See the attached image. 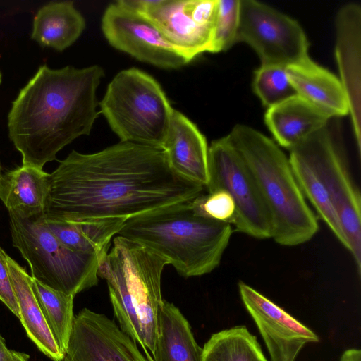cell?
<instances>
[{"label":"cell","instance_id":"obj_1","mask_svg":"<svg viewBox=\"0 0 361 361\" xmlns=\"http://www.w3.org/2000/svg\"><path fill=\"white\" fill-rule=\"evenodd\" d=\"M204 187L177 174L162 149L119 142L101 151L73 150L49 176L46 221H127L192 200Z\"/></svg>","mask_w":361,"mask_h":361},{"label":"cell","instance_id":"obj_2","mask_svg":"<svg viewBox=\"0 0 361 361\" xmlns=\"http://www.w3.org/2000/svg\"><path fill=\"white\" fill-rule=\"evenodd\" d=\"M97 65L52 69L47 65L20 90L8 115L10 140L24 166L42 169L76 138L90 133L98 116Z\"/></svg>","mask_w":361,"mask_h":361},{"label":"cell","instance_id":"obj_3","mask_svg":"<svg viewBox=\"0 0 361 361\" xmlns=\"http://www.w3.org/2000/svg\"><path fill=\"white\" fill-rule=\"evenodd\" d=\"M192 200L130 218L117 235L151 250L184 278L209 274L219 265L233 229L228 223L196 214Z\"/></svg>","mask_w":361,"mask_h":361},{"label":"cell","instance_id":"obj_4","mask_svg":"<svg viewBox=\"0 0 361 361\" xmlns=\"http://www.w3.org/2000/svg\"><path fill=\"white\" fill-rule=\"evenodd\" d=\"M168 262L145 246L120 235L100 260L98 277L106 280L121 330L152 355L164 299L161 274Z\"/></svg>","mask_w":361,"mask_h":361},{"label":"cell","instance_id":"obj_5","mask_svg":"<svg viewBox=\"0 0 361 361\" xmlns=\"http://www.w3.org/2000/svg\"><path fill=\"white\" fill-rule=\"evenodd\" d=\"M226 137L252 176L269 212L271 238L283 246L311 240L319 230L318 221L284 152L272 140L246 125H235Z\"/></svg>","mask_w":361,"mask_h":361},{"label":"cell","instance_id":"obj_6","mask_svg":"<svg viewBox=\"0 0 361 361\" xmlns=\"http://www.w3.org/2000/svg\"><path fill=\"white\" fill-rule=\"evenodd\" d=\"M99 105L121 142L162 149L174 109L151 75L135 68L120 71Z\"/></svg>","mask_w":361,"mask_h":361},{"label":"cell","instance_id":"obj_7","mask_svg":"<svg viewBox=\"0 0 361 361\" xmlns=\"http://www.w3.org/2000/svg\"><path fill=\"white\" fill-rule=\"evenodd\" d=\"M8 213L13 245L29 264L32 279L73 296L97 285L103 257L66 247L47 228L43 213L29 217Z\"/></svg>","mask_w":361,"mask_h":361},{"label":"cell","instance_id":"obj_8","mask_svg":"<svg viewBox=\"0 0 361 361\" xmlns=\"http://www.w3.org/2000/svg\"><path fill=\"white\" fill-rule=\"evenodd\" d=\"M310 159L338 216L345 248L361 273V196L345 154L328 125L299 143Z\"/></svg>","mask_w":361,"mask_h":361},{"label":"cell","instance_id":"obj_9","mask_svg":"<svg viewBox=\"0 0 361 361\" xmlns=\"http://www.w3.org/2000/svg\"><path fill=\"white\" fill-rule=\"evenodd\" d=\"M207 192H226L235 213V231L257 239L271 238L273 224L255 182L226 136L214 140L208 150Z\"/></svg>","mask_w":361,"mask_h":361},{"label":"cell","instance_id":"obj_10","mask_svg":"<svg viewBox=\"0 0 361 361\" xmlns=\"http://www.w3.org/2000/svg\"><path fill=\"white\" fill-rule=\"evenodd\" d=\"M239 42L255 51L261 65L288 67L309 57V42L300 25L255 0H240Z\"/></svg>","mask_w":361,"mask_h":361},{"label":"cell","instance_id":"obj_11","mask_svg":"<svg viewBox=\"0 0 361 361\" xmlns=\"http://www.w3.org/2000/svg\"><path fill=\"white\" fill-rule=\"evenodd\" d=\"M102 30L113 47L140 61L166 69L188 63L151 21L116 2L106 8Z\"/></svg>","mask_w":361,"mask_h":361},{"label":"cell","instance_id":"obj_12","mask_svg":"<svg viewBox=\"0 0 361 361\" xmlns=\"http://www.w3.org/2000/svg\"><path fill=\"white\" fill-rule=\"evenodd\" d=\"M62 361H149L105 314L83 308L74 317Z\"/></svg>","mask_w":361,"mask_h":361},{"label":"cell","instance_id":"obj_13","mask_svg":"<svg viewBox=\"0 0 361 361\" xmlns=\"http://www.w3.org/2000/svg\"><path fill=\"white\" fill-rule=\"evenodd\" d=\"M241 300L265 343L271 361H295L302 348L319 336L284 310L243 281Z\"/></svg>","mask_w":361,"mask_h":361},{"label":"cell","instance_id":"obj_14","mask_svg":"<svg viewBox=\"0 0 361 361\" xmlns=\"http://www.w3.org/2000/svg\"><path fill=\"white\" fill-rule=\"evenodd\" d=\"M361 6L349 3L336 18L335 55L345 91L358 154L361 153Z\"/></svg>","mask_w":361,"mask_h":361},{"label":"cell","instance_id":"obj_15","mask_svg":"<svg viewBox=\"0 0 361 361\" xmlns=\"http://www.w3.org/2000/svg\"><path fill=\"white\" fill-rule=\"evenodd\" d=\"M188 63L204 52L212 53L214 30L194 18L190 0H157L143 14Z\"/></svg>","mask_w":361,"mask_h":361},{"label":"cell","instance_id":"obj_16","mask_svg":"<svg viewBox=\"0 0 361 361\" xmlns=\"http://www.w3.org/2000/svg\"><path fill=\"white\" fill-rule=\"evenodd\" d=\"M162 149L177 174L205 188L209 150L206 138L195 123L175 109Z\"/></svg>","mask_w":361,"mask_h":361},{"label":"cell","instance_id":"obj_17","mask_svg":"<svg viewBox=\"0 0 361 361\" xmlns=\"http://www.w3.org/2000/svg\"><path fill=\"white\" fill-rule=\"evenodd\" d=\"M286 72L298 95L329 118L349 114L348 98L339 78L310 56L286 67Z\"/></svg>","mask_w":361,"mask_h":361},{"label":"cell","instance_id":"obj_18","mask_svg":"<svg viewBox=\"0 0 361 361\" xmlns=\"http://www.w3.org/2000/svg\"><path fill=\"white\" fill-rule=\"evenodd\" d=\"M329 118L299 95L267 109L264 121L278 144L290 150L328 125Z\"/></svg>","mask_w":361,"mask_h":361},{"label":"cell","instance_id":"obj_19","mask_svg":"<svg viewBox=\"0 0 361 361\" xmlns=\"http://www.w3.org/2000/svg\"><path fill=\"white\" fill-rule=\"evenodd\" d=\"M10 278L19 310V319L27 336L53 361H62L60 351L42 314L32 288V276L8 255L6 257Z\"/></svg>","mask_w":361,"mask_h":361},{"label":"cell","instance_id":"obj_20","mask_svg":"<svg viewBox=\"0 0 361 361\" xmlns=\"http://www.w3.org/2000/svg\"><path fill=\"white\" fill-rule=\"evenodd\" d=\"M149 361H202V348L196 342L190 325L180 310L165 300L161 306L158 334Z\"/></svg>","mask_w":361,"mask_h":361},{"label":"cell","instance_id":"obj_21","mask_svg":"<svg viewBox=\"0 0 361 361\" xmlns=\"http://www.w3.org/2000/svg\"><path fill=\"white\" fill-rule=\"evenodd\" d=\"M49 173L24 166L0 176V200L8 212L24 217L43 213L49 190Z\"/></svg>","mask_w":361,"mask_h":361},{"label":"cell","instance_id":"obj_22","mask_svg":"<svg viewBox=\"0 0 361 361\" xmlns=\"http://www.w3.org/2000/svg\"><path fill=\"white\" fill-rule=\"evenodd\" d=\"M85 28V18L73 1L50 2L35 16L31 37L42 46L63 51L79 38Z\"/></svg>","mask_w":361,"mask_h":361},{"label":"cell","instance_id":"obj_23","mask_svg":"<svg viewBox=\"0 0 361 361\" xmlns=\"http://www.w3.org/2000/svg\"><path fill=\"white\" fill-rule=\"evenodd\" d=\"M45 221V224L66 247L76 252L104 257L109 250L112 238L126 221L104 219L81 223Z\"/></svg>","mask_w":361,"mask_h":361},{"label":"cell","instance_id":"obj_24","mask_svg":"<svg viewBox=\"0 0 361 361\" xmlns=\"http://www.w3.org/2000/svg\"><path fill=\"white\" fill-rule=\"evenodd\" d=\"M289 151L292 171L305 199L345 247L346 241L338 216L310 159L299 144Z\"/></svg>","mask_w":361,"mask_h":361},{"label":"cell","instance_id":"obj_25","mask_svg":"<svg viewBox=\"0 0 361 361\" xmlns=\"http://www.w3.org/2000/svg\"><path fill=\"white\" fill-rule=\"evenodd\" d=\"M202 361H267L257 337L245 326L211 336L202 348Z\"/></svg>","mask_w":361,"mask_h":361},{"label":"cell","instance_id":"obj_26","mask_svg":"<svg viewBox=\"0 0 361 361\" xmlns=\"http://www.w3.org/2000/svg\"><path fill=\"white\" fill-rule=\"evenodd\" d=\"M31 285L47 326L64 355L75 317L74 296L50 288L32 278Z\"/></svg>","mask_w":361,"mask_h":361},{"label":"cell","instance_id":"obj_27","mask_svg":"<svg viewBox=\"0 0 361 361\" xmlns=\"http://www.w3.org/2000/svg\"><path fill=\"white\" fill-rule=\"evenodd\" d=\"M253 90L267 109L297 95L291 84L286 67L276 65H261L255 71Z\"/></svg>","mask_w":361,"mask_h":361},{"label":"cell","instance_id":"obj_28","mask_svg":"<svg viewBox=\"0 0 361 361\" xmlns=\"http://www.w3.org/2000/svg\"><path fill=\"white\" fill-rule=\"evenodd\" d=\"M240 0H219L212 53L226 51L237 42Z\"/></svg>","mask_w":361,"mask_h":361},{"label":"cell","instance_id":"obj_29","mask_svg":"<svg viewBox=\"0 0 361 361\" xmlns=\"http://www.w3.org/2000/svg\"><path fill=\"white\" fill-rule=\"evenodd\" d=\"M194 212L209 219L232 224L235 213V204L224 190L201 194L191 201Z\"/></svg>","mask_w":361,"mask_h":361},{"label":"cell","instance_id":"obj_30","mask_svg":"<svg viewBox=\"0 0 361 361\" xmlns=\"http://www.w3.org/2000/svg\"><path fill=\"white\" fill-rule=\"evenodd\" d=\"M7 254L0 246V300L19 319V310L10 278Z\"/></svg>","mask_w":361,"mask_h":361},{"label":"cell","instance_id":"obj_31","mask_svg":"<svg viewBox=\"0 0 361 361\" xmlns=\"http://www.w3.org/2000/svg\"><path fill=\"white\" fill-rule=\"evenodd\" d=\"M0 361H29V355L8 349L0 334Z\"/></svg>","mask_w":361,"mask_h":361},{"label":"cell","instance_id":"obj_32","mask_svg":"<svg viewBox=\"0 0 361 361\" xmlns=\"http://www.w3.org/2000/svg\"><path fill=\"white\" fill-rule=\"evenodd\" d=\"M340 361H361V351L359 349L350 348L343 352Z\"/></svg>","mask_w":361,"mask_h":361},{"label":"cell","instance_id":"obj_33","mask_svg":"<svg viewBox=\"0 0 361 361\" xmlns=\"http://www.w3.org/2000/svg\"><path fill=\"white\" fill-rule=\"evenodd\" d=\"M1 80H2V76H1V73L0 72V84L1 83Z\"/></svg>","mask_w":361,"mask_h":361},{"label":"cell","instance_id":"obj_34","mask_svg":"<svg viewBox=\"0 0 361 361\" xmlns=\"http://www.w3.org/2000/svg\"><path fill=\"white\" fill-rule=\"evenodd\" d=\"M1 164H0V176H1Z\"/></svg>","mask_w":361,"mask_h":361}]
</instances>
